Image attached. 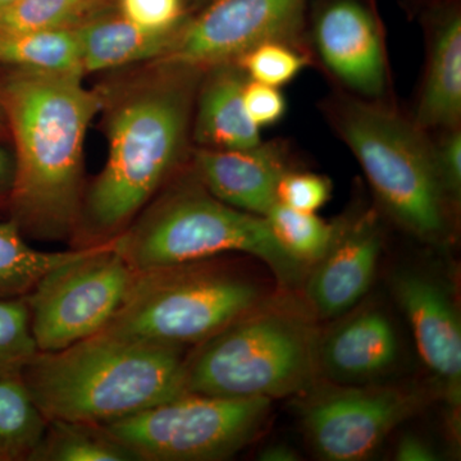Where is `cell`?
Listing matches in <instances>:
<instances>
[{
	"instance_id": "cell-1",
	"label": "cell",
	"mask_w": 461,
	"mask_h": 461,
	"mask_svg": "<svg viewBox=\"0 0 461 461\" xmlns=\"http://www.w3.org/2000/svg\"><path fill=\"white\" fill-rule=\"evenodd\" d=\"M83 75L23 69L3 96L16 141L17 223L44 240L75 235L80 218L85 139L102 107Z\"/></svg>"
},
{
	"instance_id": "cell-2",
	"label": "cell",
	"mask_w": 461,
	"mask_h": 461,
	"mask_svg": "<svg viewBox=\"0 0 461 461\" xmlns=\"http://www.w3.org/2000/svg\"><path fill=\"white\" fill-rule=\"evenodd\" d=\"M184 348L99 332L38 354L23 377L48 420L103 426L186 393Z\"/></svg>"
},
{
	"instance_id": "cell-3",
	"label": "cell",
	"mask_w": 461,
	"mask_h": 461,
	"mask_svg": "<svg viewBox=\"0 0 461 461\" xmlns=\"http://www.w3.org/2000/svg\"><path fill=\"white\" fill-rule=\"evenodd\" d=\"M317 320L305 300L267 296L185 359L186 393L272 402L303 395L321 375Z\"/></svg>"
},
{
	"instance_id": "cell-4",
	"label": "cell",
	"mask_w": 461,
	"mask_h": 461,
	"mask_svg": "<svg viewBox=\"0 0 461 461\" xmlns=\"http://www.w3.org/2000/svg\"><path fill=\"white\" fill-rule=\"evenodd\" d=\"M190 85H159L115 109L107 162L83 200L76 249L117 238L176 168L189 130Z\"/></svg>"
},
{
	"instance_id": "cell-5",
	"label": "cell",
	"mask_w": 461,
	"mask_h": 461,
	"mask_svg": "<svg viewBox=\"0 0 461 461\" xmlns=\"http://www.w3.org/2000/svg\"><path fill=\"white\" fill-rule=\"evenodd\" d=\"M113 242L136 273L226 253L257 258L288 290L305 280L309 271L288 256L266 217L221 202L200 181L166 194Z\"/></svg>"
},
{
	"instance_id": "cell-6",
	"label": "cell",
	"mask_w": 461,
	"mask_h": 461,
	"mask_svg": "<svg viewBox=\"0 0 461 461\" xmlns=\"http://www.w3.org/2000/svg\"><path fill=\"white\" fill-rule=\"evenodd\" d=\"M333 124L387 213L424 241L444 238L446 194L426 131L384 105L359 99L336 103Z\"/></svg>"
},
{
	"instance_id": "cell-7",
	"label": "cell",
	"mask_w": 461,
	"mask_h": 461,
	"mask_svg": "<svg viewBox=\"0 0 461 461\" xmlns=\"http://www.w3.org/2000/svg\"><path fill=\"white\" fill-rule=\"evenodd\" d=\"M259 285L213 262L138 272L122 305L100 332L149 344L200 345L262 303Z\"/></svg>"
},
{
	"instance_id": "cell-8",
	"label": "cell",
	"mask_w": 461,
	"mask_h": 461,
	"mask_svg": "<svg viewBox=\"0 0 461 461\" xmlns=\"http://www.w3.org/2000/svg\"><path fill=\"white\" fill-rule=\"evenodd\" d=\"M272 400L230 399L186 393L129 417L103 424L135 460L230 459L254 441Z\"/></svg>"
},
{
	"instance_id": "cell-9",
	"label": "cell",
	"mask_w": 461,
	"mask_h": 461,
	"mask_svg": "<svg viewBox=\"0 0 461 461\" xmlns=\"http://www.w3.org/2000/svg\"><path fill=\"white\" fill-rule=\"evenodd\" d=\"M135 275L113 240L84 248L48 272L26 295L38 350H60L104 330Z\"/></svg>"
},
{
	"instance_id": "cell-10",
	"label": "cell",
	"mask_w": 461,
	"mask_h": 461,
	"mask_svg": "<svg viewBox=\"0 0 461 461\" xmlns=\"http://www.w3.org/2000/svg\"><path fill=\"white\" fill-rule=\"evenodd\" d=\"M304 393L303 427L318 456L330 461L366 459L423 405L418 391L379 384L335 382Z\"/></svg>"
},
{
	"instance_id": "cell-11",
	"label": "cell",
	"mask_w": 461,
	"mask_h": 461,
	"mask_svg": "<svg viewBox=\"0 0 461 461\" xmlns=\"http://www.w3.org/2000/svg\"><path fill=\"white\" fill-rule=\"evenodd\" d=\"M306 0H213L184 23L160 60L172 68L227 65L268 41H295Z\"/></svg>"
},
{
	"instance_id": "cell-12",
	"label": "cell",
	"mask_w": 461,
	"mask_h": 461,
	"mask_svg": "<svg viewBox=\"0 0 461 461\" xmlns=\"http://www.w3.org/2000/svg\"><path fill=\"white\" fill-rule=\"evenodd\" d=\"M393 293L409 321L424 366L445 399L459 408L461 324L450 294L441 282L418 272L396 276Z\"/></svg>"
},
{
	"instance_id": "cell-13",
	"label": "cell",
	"mask_w": 461,
	"mask_h": 461,
	"mask_svg": "<svg viewBox=\"0 0 461 461\" xmlns=\"http://www.w3.org/2000/svg\"><path fill=\"white\" fill-rule=\"evenodd\" d=\"M314 39L327 68L355 93L384 95L387 66L375 14L359 0H333L315 20Z\"/></svg>"
},
{
	"instance_id": "cell-14",
	"label": "cell",
	"mask_w": 461,
	"mask_h": 461,
	"mask_svg": "<svg viewBox=\"0 0 461 461\" xmlns=\"http://www.w3.org/2000/svg\"><path fill=\"white\" fill-rule=\"evenodd\" d=\"M382 251V240L371 223L341 233L305 277V303L318 320L341 317L368 293Z\"/></svg>"
},
{
	"instance_id": "cell-15",
	"label": "cell",
	"mask_w": 461,
	"mask_h": 461,
	"mask_svg": "<svg viewBox=\"0 0 461 461\" xmlns=\"http://www.w3.org/2000/svg\"><path fill=\"white\" fill-rule=\"evenodd\" d=\"M196 176L212 195L240 211L266 217L277 203V186L288 171L281 149H206L195 154Z\"/></svg>"
},
{
	"instance_id": "cell-16",
	"label": "cell",
	"mask_w": 461,
	"mask_h": 461,
	"mask_svg": "<svg viewBox=\"0 0 461 461\" xmlns=\"http://www.w3.org/2000/svg\"><path fill=\"white\" fill-rule=\"evenodd\" d=\"M399 355L390 317L381 309H362L321 336L320 373L336 384H369L393 371Z\"/></svg>"
},
{
	"instance_id": "cell-17",
	"label": "cell",
	"mask_w": 461,
	"mask_h": 461,
	"mask_svg": "<svg viewBox=\"0 0 461 461\" xmlns=\"http://www.w3.org/2000/svg\"><path fill=\"white\" fill-rule=\"evenodd\" d=\"M461 117V18L451 12L430 33L426 76L414 122L421 130H451Z\"/></svg>"
},
{
	"instance_id": "cell-18",
	"label": "cell",
	"mask_w": 461,
	"mask_h": 461,
	"mask_svg": "<svg viewBox=\"0 0 461 461\" xmlns=\"http://www.w3.org/2000/svg\"><path fill=\"white\" fill-rule=\"evenodd\" d=\"M200 91L195 140L206 149H249L260 144V130L251 122L242 102L248 78L240 67L221 65Z\"/></svg>"
},
{
	"instance_id": "cell-19",
	"label": "cell",
	"mask_w": 461,
	"mask_h": 461,
	"mask_svg": "<svg viewBox=\"0 0 461 461\" xmlns=\"http://www.w3.org/2000/svg\"><path fill=\"white\" fill-rule=\"evenodd\" d=\"M75 27L84 74L162 57L178 32H149L121 14L94 18Z\"/></svg>"
},
{
	"instance_id": "cell-20",
	"label": "cell",
	"mask_w": 461,
	"mask_h": 461,
	"mask_svg": "<svg viewBox=\"0 0 461 461\" xmlns=\"http://www.w3.org/2000/svg\"><path fill=\"white\" fill-rule=\"evenodd\" d=\"M0 62L30 71H83L75 26L0 35Z\"/></svg>"
},
{
	"instance_id": "cell-21",
	"label": "cell",
	"mask_w": 461,
	"mask_h": 461,
	"mask_svg": "<svg viewBox=\"0 0 461 461\" xmlns=\"http://www.w3.org/2000/svg\"><path fill=\"white\" fill-rule=\"evenodd\" d=\"M47 426L23 373L0 375V461L30 460Z\"/></svg>"
},
{
	"instance_id": "cell-22",
	"label": "cell",
	"mask_w": 461,
	"mask_h": 461,
	"mask_svg": "<svg viewBox=\"0 0 461 461\" xmlns=\"http://www.w3.org/2000/svg\"><path fill=\"white\" fill-rule=\"evenodd\" d=\"M83 249L36 250L23 240L16 221L0 222V297L27 295L48 272L74 259Z\"/></svg>"
},
{
	"instance_id": "cell-23",
	"label": "cell",
	"mask_w": 461,
	"mask_h": 461,
	"mask_svg": "<svg viewBox=\"0 0 461 461\" xmlns=\"http://www.w3.org/2000/svg\"><path fill=\"white\" fill-rule=\"evenodd\" d=\"M33 461H131L132 454L102 426L48 420Z\"/></svg>"
},
{
	"instance_id": "cell-24",
	"label": "cell",
	"mask_w": 461,
	"mask_h": 461,
	"mask_svg": "<svg viewBox=\"0 0 461 461\" xmlns=\"http://www.w3.org/2000/svg\"><path fill=\"white\" fill-rule=\"evenodd\" d=\"M266 220L288 256L309 269L326 256L339 233L335 224L324 222L315 213L295 211L278 202Z\"/></svg>"
},
{
	"instance_id": "cell-25",
	"label": "cell",
	"mask_w": 461,
	"mask_h": 461,
	"mask_svg": "<svg viewBox=\"0 0 461 461\" xmlns=\"http://www.w3.org/2000/svg\"><path fill=\"white\" fill-rule=\"evenodd\" d=\"M98 0H14L0 8V35L75 26Z\"/></svg>"
},
{
	"instance_id": "cell-26",
	"label": "cell",
	"mask_w": 461,
	"mask_h": 461,
	"mask_svg": "<svg viewBox=\"0 0 461 461\" xmlns=\"http://www.w3.org/2000/svg\"><path fill=\"white\" fill-rule=\"evenodd\" d=\"M38 353L26 297H0V375L23 373Z\"/></svg>"
},
{
	"instance_id": "cell-27",
	"label": "cell",
	"mask_w": 461,
	"mask_h": 461,
	"mask_svg": "<svg viewBox=\"0 0 461 461\" xmlns=\"http://www.w3.org/2000/svg\"><path fill=\"white\" fill-rule=\"evenodd\" d=\"M236 62L249 80L275 87L291 83L308 65L304 54L286 41L263 42Z\"/></svg>"
},
{
	"instance_id": "cell-28",
	"label": "cell",
	"mask_w": 461,
	"mask_h": 461,
	"mask_svg": "<svg viewBox=\"0 0 461 461\" xmlns=\"http://www.w3.org/2000/svg\"><path fill=\"white\" fill-rule=\"evenodd\" d=\"M332 185L323 176L287 171L277 186V202L295 211L315 213L330 198Z\"/></svg>"
},
{
	"instance_id": "cell-29",
	"label": "cell",
	"mask_w": 461,
	"mask_h": 461,
	"mask_svg": "<svg viewBox=\"0 0 461 461\" xmlns=\"http://www.w3.org/2000/svg\"><path fill=\"white\" fill-rule=\"evenodd\" d=\"M120 14L149 32H177L184 25V0H120Z\"/></svg>"
},
{
	"instance_id": "cell-30",
	"label": "cell",
	"mask_w": 461,
	"mask_h": 461,
	"mask_svg": "<svg viewBox=\"0 0 461 461\" xmlns=\"http://www.w3.org/2000/svg\"><path fill=\"white\" fill-rule=\"evenodd\" d=\"M242 102L251 122L259 130L280 122L286 113V100L280 89L257 81L245 83Z\"/></svg>"
},
{
	"instance_id": "cell-31",
	"label": "cell",
	"mask_w": 461,
	"mask_h": 461,
	"mask_svg": "<svg viewBox=\"0 0 461 461\" xmlns=\"http://www.w3.org/2000/svg\"><path fill=\"white\" fill-rule=\"evenodd\" d=\"M437 165L445 194L459 198L461 189V133L459 129L447 130L445 138L435 145Z\"/></svg>"
},
{
	"instance_id": "cell-32",
	"label": "cell",
	"mask_w": 461,
	"mask_h": 461,
	"mask_svg": "<svg viewBox=\"0 0 461 461\" xmlns=\"http://www.w3.org/2000/svg\"><path fill=\"white\" fill-rule=\"evenodd\" d=\"M395 460L399 461H435L438 454L435 448L420 436L405 435L396 446Z\"/></svg>"
},
{
	"instance_id": "cell-33",
	"label": "cell",
	"mask_w": 461,
	"mask_h": 461,
	"mask_svg": "<svg viewBox=\"0 0 461 461\" xmlns=\"http://www.w3.org/2000/svg\"><path fill=\"white\" fill-rule=\"evenodd\" d=\"M259 460L263 461H297L300 455L295 448L287 444H272L263 448L259 454Z\"/></svg>"
},
{
	"instance_id": "cell-34",
	"label": "cell",
	"mask_w": 461,
	"mask_h": 461,
	"mask_svg": "<svg viewBox=\"0 0 461 461\" xmlns=\"http://www.w3.org/2000/svg\"><path fill=\"white\" fill-rule=\"evenodd\" d=\"M14 167L7 151L0 148V193L12 187L14 184Z\"/></svg>"
},
{
	"instance_id": "cell-35",
	"label": "cell",
	"mask_w": 461,
	"mask_h": 461,
	"mask_svg": "<svg viewBox=\"0 0 461 461\" xmlns=\"http://www.w3.org/2000/svg\"><path fill=\"white\" fill-rule=\"evenodd\" d=\"M12 2H14V0H0V8L5 7V5H7Z\"/></svg>"
}]
</instances>
